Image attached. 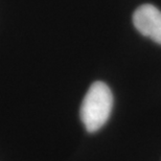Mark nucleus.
Returning <instances> with one entry per match:
<instances>
[{
  "label": "nucleus",
  "mask_w": 161,
  "mask_h": 161,
  "mask_svg": "<svg viewBox=\"0 0 161 161\" xmlns=\"http://www.w3.org/2000/svg\"><path fill=\"white\" fill-rule=\"evenodd\" d=\"M133 23L141 35L161 44V11L156 6L140 5L134 12Z\"/></svg>",
  "instance_id": "2"
},
{
  "label": "nucleus",
  "mask_w": 161,
  "mask_h": 161,
  "mask_svg": "<svg viewBox=\"0 0 161 161\" xmlns=\"http://www.w3.org/2000/svg\"><path fill=\"white\" fill-rule=\"evenodd\" d=\"M113 107V95L104 82H95L90 86L80 106V119L86 130L93 133L108 121Z\"/></svg>",
  "instance_id": "1"
}]
</instances>
